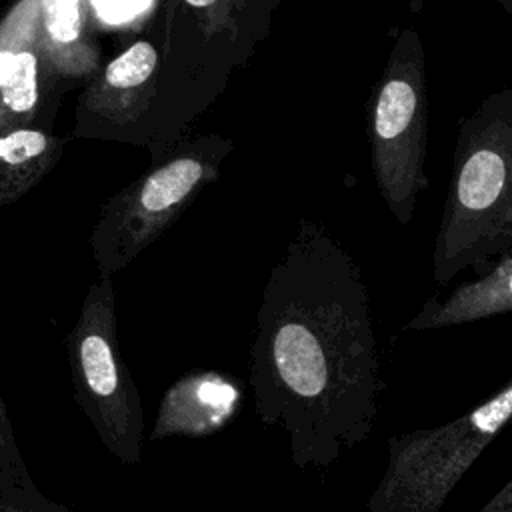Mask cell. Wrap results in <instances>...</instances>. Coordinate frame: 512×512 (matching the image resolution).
<instances>
[{"label":"cell","mask_w":512,"mask_h":512,"mask_svg":"<svg viewBox=\"0 0 512 512\" xmlns=\"http://www.w3.org/2000/svg\"><path fill=\"white\" fill-rule=\"evenodd\" d=\"M248 356L256 416L286 432L296 468H330L370 436L386 386L370 294L322 224L302 218L274 264Z\"/></svg>","instance_id":"6da1fadb"},{"label":"cell","mask_w":512,"mask_h":512,"mask_svg":"<svg viewBox=\"0 0 512 512\" xmlns=\"http://www.w3.org/2000/svg\"><path fill=\"white\" fill-rule=\"evenodd\" d=\"M512 250V88L460 116L452 172L432 250V280Z\"/></svg>","instance_id":"7a4b0ae2"},{"label":"cell","mask_w":512,"mask_h":512,"mask_svg":"<svg viewBox=\"0 0 512 512\" xmlns=\"http://www.w3.org/2000/svg\"><path fill=\"white\" fill-rule=\"evenodd\" d=\"M234 148L222 134L186 136L164 160L108 198L88 238L100 276L114 278L220 176Z\"/></svg>","instance_id":"3957f363"},{"label":"cell","mask_w":512,"mask_h":512,"mask_svg":"<svg viewBox=\"0 0 512 512\" xmlns=\"http://www.w3.org/2000/svg\"><path fill=\"white\" fill-rule=\"evenodd\" d=\"M366 112L376 188L392 216L406 226L414 218L420 192L428 188L424 162L430 104L424 46L416 26L396 32Z\"/></svg>","instance_id":"277c9868"},{"label":"cell","mask_w":512,"mask_h":512,"mask_svg":"<svg viewBox=\"0 0 512 512\" xmlns=\"http://www.w3.org/2000/svg\"><path fill=\"white\" fill-rule=\"evenodd\" d=\"M512 420V378L446 424L388 438L384 472L370 494V512H440L482 450Z\"/></svg>","instance_id":"5b68a950"},{"label":"cell","mask_w":512,"mask_h":512,"mask_svg":"<svg viewBox=\"0 0 512 512\" xmlns=\"http://www.w3.org/2000/svg\"><path fill=\"white\" fill-rule=\"evenodd\" d=\"M72 396L102 446L126 466L142 462L144 412L118 340L114 282L100 276L86 292L66 338Z\"/></svg>","instance_id":"8992f818"},{"label":"cell","mask_w":512,"mask_h":512,"mask_svg":"<svg viewBox=\"0 0 512 512\" xmlns=\"http://www.w3.org/2000/svg\"><path fill=\"white\" fill-rule=\"evenodd\" d=\"M158 46L136 40L114 56L76 100L72 136L148 146Z\"/></svg>","instance_id":"52a82bcc"},{"label":"cell","mask_w":512,"mask_h":512,"mask_svg":"<svg viewBox=\"0 0 512 512\" xmlns=\"http://www.w3.org/2000/svg\"><path fill=\"white\" fill-rule=\"evenodd\" d=\"M474 280L460 282L444 300L430 296L404 332L454 328L512 312V250L476 266Z\"/></svg>","instance_id":"ba28073f"},{"label":"cell","mask_w":512,"mask_h":512,"mask_svg":"<svg viewBox=\"0 0 512 512\" xmlns=\"http://www.w3.org/2000/svg\"><path fill=\"white\" fill-rule=\"evenodd\" d=\"M238 402L236 382L214 370L182 376L166 390L150 440L214 434L234 416Z\"/></svg>","instance_id":"9c48e42d"},{"label":"cell","mask_w":512,"mask_h":512,"mask_svg":"<svg viewBox=\"0 0 512 512\" xmlns=\"http://www.w3.org/2000/svg\"><path fill=\"white\" fill-rule=\"evenodd\" d=\"M92 6L94 0H40L38 48L62 82L94 74L98 52L88 28Z\"/></svg>","instance_id":"30bf717a"},{"label":"cell","mask_w":512,"mask_h":512,"mask_svg":"<svg viewBox=\"0 0 512 512\" xmlns=\"http://www.w3.org/2000/svg\"><path fill=\"white\" fill-rule=\"evenodd\" d=\"M60 88L62 80L44 64L38 36L32 38L16 54L0 82V136L32 124H52Z\"/></svg>","instance_id":"8fae6325"},{"label":"cell","mask_w":512,"mask_h":512,"mask_svg":"<svg viewBox=\"0 0 512 512\" xmlns=\"http://www.w3.org/2000/svg\"><path fill=\"white\" fill-rule=\"evenodd\" d=\"M64 142L50 124H32L0 136V206L36 186L60 160Z\"/></svg>","instance_id":"7c38bea8"},{"label":"cell","mask_w":512,"mask_h":512,"mask_svg":"<svg viewBox=\"0 0 512 512\" xmlns=\"http://www.w3.org/2000/svg\"><path fill=\"white\" fill-rule=\"evenodd\" d=\"M40 0H16L0 22V82L6 78L8 68L16 54L38 36Z\"/></svg>","instance_id":"4fadbf2b"},{"label":"cell","mask_w":512,"mask_h":512,"mask_svg":"<svg viewBox=\"0 0 512 512\" xmlns=\"http://www.w3.org/2000/svg\"><path fill=\"white\" fill-rule=\"evenodd\" d=\"M32 484L36 482L32 480L26 460L20 454L8 408L0 396V488Z\"/></svg>","instance_id":"5bb4252c"},{"label":"cell","mask_w":512,"mask_h":512,"mask_svg":"<svg viewBox=\"0 0 512 512\" xmlns=\"http://www.w3.org/2000/svg\"><path fill=\"white\" fill-rule=\"evenodd\" d=\"M0 512H70V508L48 498L36 484H32L0 488Z\"/></svg>","instance_id":"9a60e30c"},{"label":"cell","mask_w":512,"mask_h":512,"mask_svg":"<svg viewBox=\"0 0 512 512\" xmlns=\"http://www.w3.org/2000/svg\"><path fill=\"white\" fill-rule=\"evenodd\" d=\"M478 512H512V476Z\"/></svg>","instance_id":"2e32d148"},{"label":"cell","mask_w":512,"mask_h":512,"mask_svg":"<svg viewBox=\"0 0 512 512\" xmlns=\"http://www.w3.org/2000/svg\"><path fill=\"white\" fill-rule=\"evenodd\" d=\"M498 4L506 10V14L512 18V0H498Z\"/></svg>","instance_id":"e0dca14e"},{"label":"cell","mask_w":512,"mask_h":512,"mask_svg":"<svg viewBox=\"0 0 512 512\" xmlns=\"http://www.w3.org/2000/svg\"><path fill=\"white\" fill-rule=\"evenodd\" d=\"M106 8H110L112 12V16H114V10H120V0H108V4H106Z\"/></svg>","instance_id":"ac0fdd59"}]
</instances>
